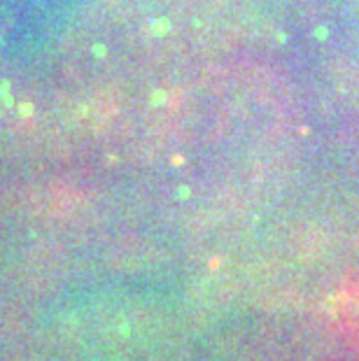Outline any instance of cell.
I'll return each instance as SVG.
<instances>
[{"instance_id": "1", "label": "cell", "mask_w": 359, "mask_h": 361, "mask_svg": "<svg viewBox=\"0 0 359 361\" xmlns=\"http://www.w3.org/2000/svg\"><path fill=\"white\" fill-rule=\"evenodd\" d=\"M75 0H0V56L37 54L63 33Z\"/></svg>"}]
</instances>
